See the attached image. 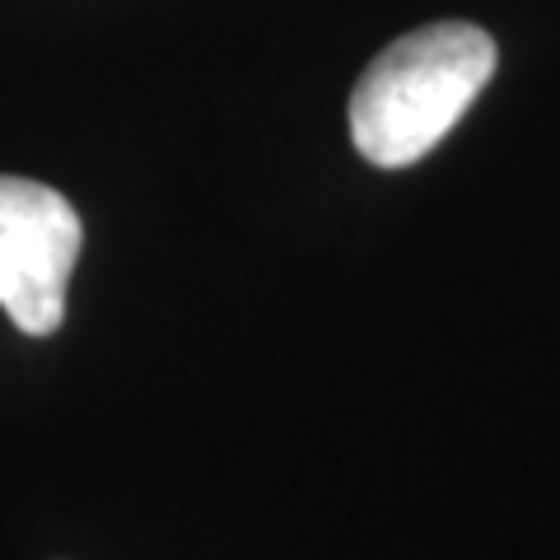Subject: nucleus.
<instances>
[{
	"label": "nucleus",
	"instance_id": "obj_1",
	"mask_svg": "<svg viewBox=\"0 0 560 560\" xmlns=\"http://www.w3.org/2000/svg\"><path fill=\"white\" fill-rule=\"evenodd\" d=\"M495 38L477 24H430L383 47L350 94V136L378 168H407L458 127L490 75Z\"/></svg>",
	"mask_w": 560,
	"mask_h": 560
},
{
	"label": "nucleus",
	"instance_id": "obj_2",
	"mask_svg": "<svg viewBox=\"0 0 560 560\" xmlns=\"http://www.w3.org/2000/svg\"><path fill=\"white\" fill-rule=\"evenodd\" d=\"M84 224L61 191L0 178V308L24 337H51L66 318V285Z\"/></svg>",
	"mask_w": 560,
	"mask_h": 560
}]
</instances>
